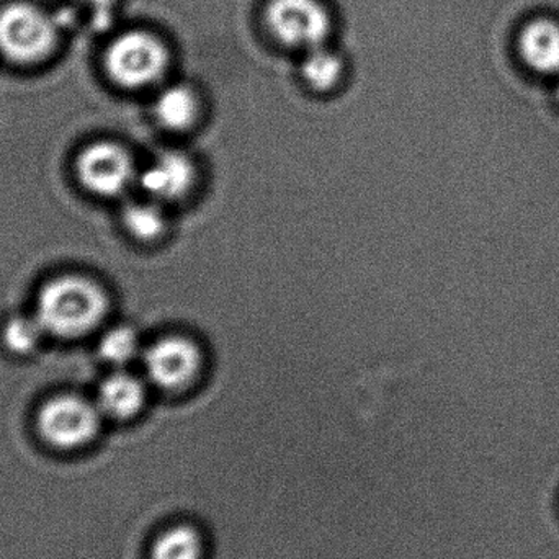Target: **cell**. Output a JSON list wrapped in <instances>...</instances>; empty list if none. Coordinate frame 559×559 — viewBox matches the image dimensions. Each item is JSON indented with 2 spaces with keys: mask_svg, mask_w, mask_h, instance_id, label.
<instances>
[{
  "mask_svg": "<svg viewBox=\"0 0 559 559\" xmlns=\"http://www.w3.org/2000/svg\"><path fill=\"white\" fill-rule=\"evenodd\" d=\"M167 64L169 55L164 43L141 29L118 36L105 56L108 75L124 88L156 84L166 74Z\"/></svg>",
  "mask_w": 559,
  "mask_h": 559,
  "instance_id": "obj_3",
  "label": "cell"
},
{
  "mask_svg": "<svg viewBox=\"0 0 559 559\" xmlns=\"http://www.w3.org/2000/svg\"><path fill=\"white\" fill-rule=\"evenodd\" d=\"M78 2L85 3V5L91 7V9H94L95 12L105 15V13L110 12L111 7H114L115 0H78Z\"/></svg>",
  "mask_w": 559,
  "mask_h": 559,
  "instance_id": "obj_17",
  "label": "cell"
},
{
  "mask_svg": "<svg viewBox=\"0 0 559 559\" xmlns=\"http://www.w3.org/2000/svg\"><path fill=\"white\" fill-rule=\"evenodd\" d=\"M75 167L82 186L105 199L127 192L136 177L130 154L115 143H95L85 147Z\"/></svg>",
  "mask_w": 559,
  "mask_h": 559,
  "instance_id": "obj_6",
  "label": "cell"
},
{
  "mask_svg": "<svg viewBox=\"0 0 559 559\" xmlns=\"http://www.w3.org/2000/svg\"><path fill=\"white\" fill-rule=\"evenodd\" d=\"M555 98H557V104L559 105V75L557 78V87H555Z\"/></svg>",
  "mask_w": 559,
  "mask_h": 559,
  "instance_id": "obj_18",
  "label": "cell"
},
{
  "mask_svg": "<svg viewBox=\"0 0 559 559\" xmlns=\"http://www.w3.org/2000/svg\"><path fill=\"white\" fill-rule=\"evenodd\" d=\"M98 354L114 367H124L140 354V337L128 325H117L105 332L98 344Z\"/></svg>",
  "mask_w": 559,
  "mask_h": 559,
  "instance_id": "obj_15",
  "label": "cell"
},
{
  "mask_svg": "<svg viewBox=\"0 0 559 559\" xmlns=\"http://www.w3.org/2000/svg\"><path fill=\"white\" fill-rule=\"evenodd\" d=\"M265 23L277 41L305 52L324 46L332 28L331 15L319 0H271Z\"/></svg>",
  "mask_w": 559,
  "mask_h": 559,
  "instance_id": "obj_5",
  "label": "cell"
},
{
  "mask_svg": "<svg viewBox=\"0 0 559 559\" xmlns=\"http://www.w3.org/2000/svg\"><path fill=\"white\" fill-rule=\"evenodd\" d=\"M302 79L314 91L328 92L334 88L341 81L344 64L342 59L325 46L306 51L301 66Z\"/></svg>",
  "mask_w": 559,
  "mask_h": 559,
  "instance_id": "obj_13",
  "label": "cell"
},
{
  "mask_svg": "<svg viewBox=\"0 0 559 559\" xmlns=\"http://www.w3.org/2000/svg\"><path fill=\"white\" fill-rule=\"evenodd\" d=\"M102 416L97 403L62 394L52 397L38 413V430L49 445L75 450L87 445L100 430Z\"/></svg>",
  "mask_w": 559,
  "mask_h": 559,
  "instance_id": "obj_4",
  "label": "cell"
},
{
  "mask_svg": "<svg viewBox=\"0 0 559 559\" xmlns=\"http://www.w3.org/2000/svg\"><path fill=\"white\" fill-rule=\"evenodd\" d=\"M144 401L146 390L143 381L127 371L110 374L98 388V409L111 419H131L143 409Z\"/></svg>",
  "mask_w": 559,
  "mask_h": 559,
  "instance_id": "obj_10",
  "label": "cell"
},
{
  "mask_svg": "<svg viewBox=\"0 0 559 559\" xmlns=\"http://www.w3.org/2000/svg\"><path fill=\"white\" fill-rule=\"evenodd\" d=\"M58 45V25L51 15L29 3H10L0 10V52L16 64L45 61Z\"/></svg>",
  "mask_w": 559,
  "mask_h": 559,
  "instance_id": "obj_2",
  "label": "cell"
},
{
  "mask_svg": "<svg viewBox=\"0 0 559 559\" xmlns=\"http://www.w3.org/2000/svg\"><path fill=\"white\" fill-rule=\"evenodd\" d=\"M195 167L186 154L169 151L160 154L140 176V186L154 202H174L192 189Z\"/></svg>",
  "mask_w": 559,
  "mask_h": 559,
  "instance_id": "obj_8",
  "label": "cell"
},
{
  "mask_svg": "<svg viewBox=\"0 0 559 559\" xmlns=\"http://www.w3.org/2000/svg\"><path fill=\"white\" fill-rule=\"evenodd\" d=\"M200 367L202 354L199 347L182 335H167L144 352L147 378L160 390H183L195 380Z\"/></svg>",
  "mask_w": 559,
  "mask_h": 559,
  "instance_id": "obj_7",
  "label": "cell"
},
{
  "mask_svg": "<svg viewBox=\"0 0 559 559\" xmlns=\"http://www.w3.org/2000/svg\"><path fill=\"white\" fill-rule=\"evenodd\" d=\"M522 61L540 75H559V23L537 19L525 25L519 36Z\"/></svg>",
  "mask_w": 559,
  "mask_h": 559,
  "instance_id": "obj_9",
  "label": "cell"
},
{
  "mask_svg": "<svg viewBox=\"0 0 559 559\" xmlns=\"http://www.w3.org/2000/svg\"><path fill=\"white\" fill-rule=\"evenodd\" d=\"M43 335H46V332L36 316L35 318L16 316V318L10 319L3 329V342H5L7 348L19 355H28L35 352L41 344Z\"/></svg>",
  "mask_w": 559,
  "mask_h": 559,
  "instance_id": "obj_16",
  "label": "cell"
},
{
  "mask_svg": "<svg viewBox=\"0 0 559 559\" xmlns=\"http://www.w3.org/2000/svg\"><path fill=\"white\" fill-rule=\"evenodd\" d=\"M150 559H205V540L193 525H173L157 535Z\"/></svg>",
  "mask_w": 559,
  "mask_h": 559,
  "instance_id": "obj_12",
  "label": "cell"
},
{
  "mask_svg": "<svg viewBox=\"0 0 559 559\" xmlns=\"http://www.w3.org/2000/svg\"><path fill=\"white\" fill-rule=\"evenodd\" d=\"M107 311V293L100 285L81 275H64L43 286L35 316L46 334L78 338L94 331Z\"/></svg>",
  "mask_w": 559,
  "mask_h": 559,
  "instance_id": "obj_1",
  "label": "cell"
},
{
  "mask_svg": "<svg viewBox=\"0 0 559 559\" xmlns=\"http://www.w3.org/2000/svg\"><path fill=\"white\" fill-rule=\"evenodd\" d=\"M154 115L167 130H187L199 117V98L186 85H170L157 95Z\"/></svg>",
  "mask_w": 559,
  "mask_h": 559,
  "instance_id": "obj_11",
  "label": "cell"
},
{
  "mask_svg": "<svg viewBox=\"0 0 559 559\" xmlns=\"http://www.w3.org/2000/svg\"><path fill=\"white\" fill-rule=\"evenodd\" d=\"M123 225L133 238L140 241H154L166 229V215L157 202L131 203L124 209Z\"/></svg>",
  "mask_w": 559,
  "mask_h": 559,
  "instance_id": "obj_14",
  "label": "cell"
}]
</instances>
